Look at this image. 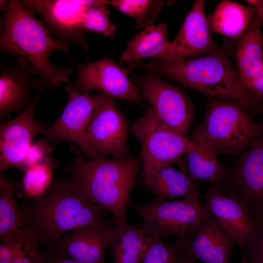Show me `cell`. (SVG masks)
Masks as SVG:
<instances>
[{
	"label": "cell",
	"mask_w": 263,
	"mask_h": 263,
	"mask_svg": "<svg viewBox=\"0 0 263 263\" xmlns=\"http://www.w3.org/2000/svg\"><path fill=\"white\" fill-rule=\"evenodd\" d=\"M22 3L42 17L45 26L60 41L69 46L72 42L82 49L88 48L80 22L92 0H26Z\"/></svg>",
	"instance_id": "5bb4252c"
},
{
	"label": "cell",
	"mask_w": 263,
	"mask_h": 263,
	"mask_svg": "<svg viewBox=\"0 0 263 263\" xmlns=\"http://www.w3.org/2000/svg\"><path fill=\"white\" fill-rule=\"evenodd\" d=\"M68 46L53 38L21 1L10 0L3 18L0 48L4 53L20 56L30 63L39 78L38 91L60 85L69 80L70 68L57 67L48 59L55 50L68 54Z\"/></svg>",
	"instance_id": "7a4b0ae2"
},
{
	"label": "cell",
	"mask_w": 263,
	"mask_h": 263,
	"mask_svg": "<svg viewBox=\"0 0 263 263\" xmlns=\"http://www.w3.org/2000/svg\"><path fill=\"white\" fill-rule=\"evenodd\" d=\"M105 0H92L87 6L80 22L84 31L98 33L105 37H114L117 28L110 19V11Z\"/></svg>",
	"instance_id": "f1b7e54d"
},
{
	"label": "cell",
	"mask_w": 263,
	"mask_h": 263,
	"mask_svg": "<svg viewBox=\"0 0 263 263\" xmlns=\"http://www.w3.org/2000/svg\"><path fill=\"white\" fill-rule=\"evenodd\" d=\"M156 198L168 200L177 197L197 199L198 189L195 181L171 165L157 170L146 183Z\"/></svg>",
	"instance_id": "7402d4cb"
},
{
	"label": "cell",
	"mask_w": 263,
	"mask_h": 263,
	"mask_svg": "<svg viewBox=\"0 0 263 263\" xmlns=\"http://www.w3.org/2000/svg\"><path fill=\"white\" fill-rule=\"evenodd\" d=\"M263 129V124L253 121L240 104L222 98L209 103L190 140L215 154H241Z\"/></svg>",
	"instance_id": "5b68a950"
},
{
	"label": "cell",
	"mask_w": 263,
	"mask_h": 263,
	"mask_svg": "<svg viewBox=\"0 0 263 263\" xmlns=\"http://www.w3.org/2000/svg\"><path fill=\"white\" fill-rule=\"evenodd\" d=\"M204 198L209 211L243 250L254 232L256 220L241 203L225 196L215 184L209 186Z\"/></svg>",
	"instance_id": "ac0fdd59"
},
{
	"label": "cell",
	"mask_w": 263,
	"mask_h": 263,
	"mask_svg": "<svg viewBox=\"0 0 263 263\" xmlns=\"http://www.w3.org/2000/svg\"><path fill=\"white\" fill-rule=\"evenodd\" d=\"M30 63L19 57L15 64L1 69L0 75V115L6 116L12 112L21 113L31 104L32 89L38 82L33 77Z\"/></svg>",
	"instance_id": "d6986e66"
},
{
	"label": "cell",
	"mask_w": 263,
	"mask_h": 263,
	"mask_svg": "<svg viewBox=\"0 0 263 263\" xmlns=\"http://www.w3.org/2000/svg\"><path fill=\"white\" fill-rule=\"evenodd\" d=\"M105 2L133 18L136 28L151 25L164 4L162 0H105Z\"/></svg>",
	"instance_id": "83f0119b"
},
{
	"label": "cell",
	"mask_w": 263,
	"mask_h": 263,
	"mask_svg": "<svg viewBox=\"0 0 263 263\" xmlns=\"http://www.w3.org/2000/svg\"><path fill=\"white\" fill-rule=\"evenodd\" d=\"M139 141L146 184L152 175L164 167L177 163L186 152L197 145L164 124L150 106L132 125Z\"/></svg>",
	"instance_id": "8992f818"
},
{
	"label": "cell",
	"mask_w": 263,
	"mask_h": 263,
	"mask_svg": "<svg viewBox=\"0 0 263 263\" xmlns=\"http://www.w3.org/2000/svg\"><path fill=\"white\" fill-rule=\"evenodd\" d=\"M206 1L195 0L175 39L160 60L179 61L211 54L231 51L213 40L205 13Z\"/></svg>",
	"instance_id": "4fadbf2b"
},
{
	"label": "cell",
	"mask_w": 263,
	"mask_h": 263,
	"mask_svg": "<svg viewBox=\"0 0 263 263\" xmlns=\"http://www.w3.org/2000/svg\"><path fill=\"white\" fill-rule=\"evenodd\" d=\"M231 53L217 52L179 61L160 60L147 68L206 95L235 101L252 113H263V104L243 87L228 58Z\"/></svg>",
	"instance_id": "277c9868"
},
{
	"label": "cell",
	"mask_w": 263,
	"mask_h": 263,
	"mask_svg": "<svg viewBox=\"0 0 263 263\" xmlns=\"http://www.w3.org/2000/svg\"><path fill=\"white\" fill-rule=\"evenodd\" d=\"M100 94L86 131L87 144L98 156H125L129 154L128 123L112 98Z\"/></svg>",
	"instance_id": "8fae6325"
},
{
	"label": "cell",
	"mask_w": 263,
	"mask_h": 263,
	"mask_svg": "<svg viewBox=\"0 0 263 263\" xmlns=\"http://www.w3.org/2000/svg\"><path fill=\"white\" fill-rule=\"evenodd\" d=\"M181 251L204 263H230L234 241L211 214L187 239L177 240Z\"/></svg>",
	"instance_id": "2e32d148"
},
{
	"label": "cell",
	"mask_w": 263,
	"mask_h": 263,
	"mask_svg": "<svg viewBox=\"0 0 263 263\" xmlns=\"http://www.w3.org/2000/svg\"><path fill=\"white\" fill-rule=\"evenodd\" d=\"M242 263H247L246 260L244 256H243Z\"/></svg>",
	"instance_id": "ab89813d"
},
{
	"label": "cell",
	"mask_w": 263,
	"mask_h": 263,
	"mask_svg": "<svg viewBox=\"0 0 263 263\" xmlns=\"http://www.w3.org/2000/svg\"><path fill=\"white\" fill-rule=\"evenodd\" d=\"M181 253L177 241L173 244L163 242L160 238L148 235L147 245L142 263H178Z\"/></svg>",
	"instance_id": "f546056e"
},
{
	"label": "cell",
	"mask_w": 263,
	"mask_h": 263,
	"mask_svg": "<svg viewBox=\"0 0 263 263\" xmlns=\"http://www.w3.org/2000/svg\"><path fill=\"white\" fill-rule=\"evenodd\" d=\"M20 208L24 226L49 248L77 229L108 224L105 210L75 187L69 177L56 180L35 202Z\"/></svg>",
	"instance_id": "6da1fadb"
},
{
	"label": "cell",
	"mask_w": 263,
	"mask_h": 263,
	"mask_svg": "<svg viewBox=\"0 0 263 263\" xmlns=\"http://www.w3.org/2000/svg\"><path fill=\"white\" fill-rule=\"evenodd\" d=\"M135 208L144 221L139 228L147 235L161 239L170 234L179 241L191 236L210 214L206 205L191 198L169 201L156 198Z\"/></svg>",
	"instance_id": "52a82bcc"
},
{
	"label": "cell",
	"mask_w": 263,
	"mask_h": 263,
	"mask_svg": "<svg viewBox=\"0 0 263 263\" xmlns=\"http://www.w3.org/2000/svg\"><path fill=\"white\" fill-rule=\"evenodd\" d=\"M72 85L82 94H89L95 90L112 98L133 102H141L145 99L130 79L127 70L107 56L79 65L76 80Z\"/></svg>",
	"instance_id": "7c38bea8"
},
{
	"label": "cell",
	"mask_w": 263,
	"mask_h": 263,
	"mask_svg": "<svg viewBox=\"0 0 263 263\" xmlns=\"http://www.w3.org/2000/svg\"><path fill=\"white\" fill-rule=\"evenodd\" d=\"M9 3H10V1L0 0V10L4 11H6L8 9Z\"/></svg>",
	"instance_id": "f35d334b"
},
{
	"label": "cell",
	"mask_w": 263,
	"mask_h": 263,
	"mask_svg": "<svg viewBox=\"0 0 263 263\" xmlns=\"http://www.w3.org/2000/svg\"><path fill=\"white\" fill-rule=\"evenodd\" d=\"M34 98L30 106L8 123L0 127V172L8 168L18 169L37 133H39L41 124L36 120L35 112L39 101Z\"/></svg>",
	"instance_id": "e0dca14e"
},
{
	"label": "cell",
	"mask_w": 263,
	"mask_h": 263,
	"mask_svg": "<svg viewBox=\"0 0 263 263\" xmlns=\"http://www.w3.org/2000/svg\"><path fill=\"white\" fill-rule=\"evenodd\" d=\"M65 89L68 98L61 115L52 125H41L39 133L51 142L64 140L72 142L91 159L99 157L88 146L86 131L99 104L101 94H80L70 84H67Z\"/></svg>",
	"instance_id": "9c48e42d"
},
{
	"label": "cell",
	"mask_w": 263,
	"mask_h": 263,
	"mask_svg": "<svg viewBox=\"0 0 263 263\" xmlns=\"http://www.w3.org/2000/svg\"><path fill=\"white\" fill-rule=\"evenodd\" d=\"M147 235L139 227L127 225L117 226L109 247L113 256V263H140L145 253Z\"/></svg>",
	"instance_id": "d4e9b609"
},
{
	"label": "cell",
	"mask_w": 263,
	"mask_h": 263,
	"mask_svg": "<svg viewBox=\"0 0 263 263\" xmlns=\"http://www.w3.org/2000/svg\"><path fill=\"white\" fill-rule=\"evenodd\" d=\"M263 24V9L258 15H255L253 18L248 29L252 30L260 29Z\"/></svg>",
	"instance_id": "8d00e7d4"
},
{
	"label": "cell",
	"mask_w": 263,
	"mask_h": 263,
	"mask_svg": "<svg viewBox=\"0 0 263 263\" xmlns=\"http://www.w3.org/2000/svg\"><path fill=\"white\" fill-rule=\"evenodd\" d=\"M118 223L91 225L60 238L48 250L82 263H103L105 250L109 248Z\"/></svg>",
	"instance_id": "9a60e30c"
},
{
	"label": "cell",
	"mask_w": 263,
	"mask_h": 263,
	"mask_svg": "<svg viewBox=\"0 0 263 263\" xmlns=\"http://www.w3.org/2000/svg\"><path fill=\"white\" fill-rule=\"evenodd\" d=\"M15 183L3 177L0 179V242L12 240L25 226L24 215L15 198Z\"/></svg>",
	"instance_id": "484cf974"
},
{
	"label": "cell",
	"mask_w": 263,
	"mask_h": 263,
	"mask_svg": "<svg viewBox=\"0 0 263 263\" xmlns=\"http://www.w3.org/2000/svg\"><path fill=\"white\" fill-rule=\"evenodd\" d=\"M219 184L254 219L263 218V129Z\"/></svg>",
	"instance_id": "ba28073f"
},
{
	"label": "cell",
	"mask_w": 263,
	"mask_h": 263,
	"mask_svg": "<svg viewBox=\"0 0 263 263\" xmlns=\"http://www.w3.org/2000/svg\"><path fill=\"white\" fill-rule=\"evenodd\" d=\"M57 166V162L50 157L43 163L27 169L22 180L25 194L35 200L42 196L53 183V172Z\"/></svg>",
	"instance_id": "4316f807"
},
{
	"label": "cell",
	"mask_w": 263,
	"mask_h": 263,
	"mask_svg": "<svg viewBox=\"0 0 263 263\" xmlns=\"http://www.w3.org/2000/svg\"><path fill=\"white\" fill-rule=\"evenodd\" d=\"M53 150V147L45 140L33 142L18 169L24 173L29 168L43 163Z\"/></svg>",
	"instance_id": "d6a6232c"
},
{
	"label": "cell",
	"mask_w": 263,
	"mask_h": 263,
	"mask_svg": "<svg viewBox=\"0 0 263 263\" xmlns=\"http://www.w3.org/2000/svg\"><path fill=\"white\" fill-rule=\"evenodd\" d=\"M263 48L260 29H248L238 41L235 52L237 73L244 90L263 66Z\"/></svg>",
	"instance_id": "603a6c76"
},
{
	"label": "cell",
	"mask_w": 263,
	"mask_h": 263,
	"mask_svg": "<svg viewBox=\"0 0 263 263\" xmlns=\"http://www.w3.org/2000/svg\"><path fill=\"white\" fill-rule=\"evenodd\" d=\"M170 41L166 24H151L133 37L121 55V62L133 64L148 58L160 59Z\"/></svg>",
	"instance_id": "44dd1931"
},
{
	"label": "cell",
	"mask_w": 263,
	"mask_h": 263,
	"mask_svg": "<svg viewBox=\"0 0 263 263\" xmlns=\"http://www.w3.org/2000/svg\"><path fill=\"white\" fill-rule=\"evenodd\" d=\"M140 156H99L77 159L68 169L72 183L104 210L111 213L119 226L127 224V208Z\"/></svg>",
	"instance_id": "3957f363"
},
{
	"label": "cell",
	"mask_w": 263,
	"mask_h": 263,
	"mask_svg": "<svg viewBox=\"0 0 263 263\" xmlns=\"http://www.w3.org/2000/svg\"><path fill=\"white\" fill-rule=\"evenodd\" d=\"M43 263H82L62 254L48 250L43 253Z\"/></svg>",
	"instance_id": "d590c367"
},
{
	"label": "cell",
	"mask_w": 263,
	"mask_h": 263,
	"mask_svg": "<svg viewBox=\"0 0 263 263\" xmlns=\"http://www.w3.org/2000/svg\"><path fill=\"white\" fill-rule=\"evenodd\" d=\"M17 234L12 240L1 243L0 263H11L18 245Z\"/></svg>",
	"instance_id": "836d02e7"
},
{
	"label": "cell",
	"mask_w": 263,
	"mask_h": 263,
	"mask_svg": "<svg viewBox=\"0 0 263 263\" xmlns=\"http://www.w3.org/2000/svg\"><path fill=\"white\" fill-rule=\"evenodd\" d=\"M177 163L181 170L195 182L219 183L227 171L216 154L198 145L183 154Z\"/></svg>",
	"instance_id": "cb8c5ba5"
},
{
	"label": "cell",
	"mask_w": 263,
	"mask_h": 263,
	"mask_svg": "<svg viewBox=\"0 0 263 263\" xmlns=\"http://www.w3.org/2000/svg\"><path fill=\"white\" fill-rule=\"evenodd\" d=\"M242 251L247 263H263V218L256 220L254 232Z\"/></svg>",
	"instance_id": "1f68e13d"
},
{
	"label": "cell",
	"mask_w": 263,
	"mask_h": 263,
	"mask_svg": "<svg viewBox=\"0 0 263 263\" xmlns=\"http://www.w3.org/2000/svg\"><path fill=\"white\" fill-rule=\"evenodd\" d=\"M245 91L250 96L257 99L263 95V66Z\"/></svg>",
	"instance_id": "e575fe53"
},
{
	"label": "cell",
	"mask_w": 263,
	"mask_h": 263,
	"mask_svg": "<svg viewBox=\"0 0 263 263\" xmlns=\"http://www.w3.org/2000/svg\"><path fill=\"white\" fill-rule=\"evenodd\" d=\"M18 245L11 263H43L37 238L25 227L21 228L17 234Z\"/></svg>",
	"instance_id": "4dcf8cb0"
},
{
	"label": "cell",
	"mask_w": 263,
	"mask_h": 263,
	"mask_svg": "<svg viewBox=\"0 0 263 263\" xmlns=\"http://www.w3.org/2000/svg\"><path fill=\"white\" fill-rule=\"evenodd\" d=\"M256 14L253 7L230 0H223L207 16L211 31L239 41L248 29Z\"/></svg>",
	"instance_id": "ffe728a7"
},
{
	"label": "cell",
	"mask_w": 263,
	"mask_h": 263,
	"mask_svg": "<svg viewBox=\"0 0 263 263\" xmlns=\"http://www.w3.org/2000/svg\"><path fill=\"white\" fill-rule=\"evenodd\" d=\"M138 89L159 120L186 136L193 117V106L188 96L178 87L149 74L138 80Z\"/></svg>",
	"instance_id": "30bf717a"
},
{
	"label": "cell",
	"mask_w": 263,
	"mask_h": 263,
	"mask_svg": "<svg viewBox=\"0 0 263 263\" xmlns=\"http://www.w3.org/2000/svg\"><path fill=\"white\" fill-rule=\"evenodd\" d=\"M178 263H194L193 261L190 260L181 251L179 260Z\"/></svg>",
	"instance_id": "74e56055"
}]
</instances>
